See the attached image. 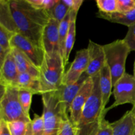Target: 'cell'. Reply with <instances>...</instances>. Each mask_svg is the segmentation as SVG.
Here are the masks:
<instances>
[{
  "label": "cell",
  "instance_id": "cell-27",
  "mask_svg": "<svg viewBox=\"0 0 135 135\" xmlns=\"http://www.w3.org/2000/svg\"><path fill=\"white\" fill-rule=\"evenodd\" d=\"M99 11L105 14L117 12V0H96Z\"/></svg>",
  "mask_w": 135,
  "mask_h": 135
},
{
  "label": "cell",
  "instance_id": "cell-9",
  "mask_svg": "<svg viewBox=\"0 0 135 135\" xmlns=\"http://www.w3.org/2000/svg\"><path fill=\"white\" fill-rule=\"evenodd\" d=\"M88 65V49L84 48L76 51L74 61L71 63L68 71L65 73L62 84L69 85L78 81L82 75L86 73Z\"/></svg>",
  "mask_w": 135,
  "mask_h": 135
},
{
  "label": "cell",
  "instance_id": "cell-31",
  "mask_svg": "<svg viewBox=\"0 0 135 135\" xmlns=\"http://www.w3.org/2000/svg\"><path fill=\"white\" fill-rule=\"evenodd\" d=\"M117 12L129 13L135 9V0H117Z\"/></svg>",
  "mask_w": 135,
  "mask_h": 135
},
{
  "label": "cell",
  "instance_id": "cell-28",
  "mask_svg": "<svg viewBox=\"0 0 135 135\" xmlns=\"http://www.w3.org/2000/svg\"><path fill=\"white\" fill-rule=\"evenodd\" d=\"M57 135H79L77 127L72 123L69 115L63 118Z\"/></svg>",
  "mask_w": 135,
  "mask_h": 135
},
{
  "label": "cell",
  "instance_id": "cell-23",
  "mask_svg": "<svg viewBox=\"0 0 135 135\" xmlns=\"http://www.w3.org/2000/svg\"><path fill=\"white\" fill-rule=\"evenodd\" d=\"M44 116L34 114L33 119L28 123L26 135H44Z\"/></svg>",
  "mask_w": 135,
  "mask_h": 135
},
{
  "label": "cell",
  "instance_id": "cell-2",
  "mask_svg": "<svg viewBox=\"0 0 135 135\" xmlns=\"http://www.w3.org/2000/svg\"><path fill=\"white\" fill-rule=\"evenodd\" d=\"M93 89L91 96L83 108L77 125L79 135H94L102 120L105 118L108 111L104 110L102 98L99 85L100 74L92 77Z\"/></svg>",
  "mask_w": 135,
  "mask_h": 135
},
{
  "label": "cell",
  "instance_id": "cell-30",
  "mask_svg": "<svg viewBox=\"0 0 135 135\" xmlns=\"http://www.w3.org/2000/svg\"><path fill=\"white\" fill-rule=\"evenodd\" d=\"M31 5L38 9L48 11L56 4L58 0H27Z\"/></svg>",
  "mask_w": 135,
  "mask_h": 135
},
{
  "label": "cell",
  "instance_id": "cell-24",
  "mask_svg": "<svg viewBox=\"0 0 135 135\" xmlns=\"http://www.w3.org/2000/svg\"><path fill=\"white\" fill-rule=\"evenodd\" d=\"M69 11V9L66 6L62 0H58L56 4L51 9L47 11L50 18L55 19L59 23L65 18Z\"/></svg>",
  "mask_w": 135,
  "mask_h": 135
},
{
  "label": "cell",
  "instance_id": "cell-36",
  "mask_svg": "<svg viewBox=\"0 0 135 135\" xmlns=\"http://www.w3.org/2000/svg\"><path fill=\"white\" fill-rule=\"evenodd\" d=\"M131 112L135 115V105L134 106H133V108H132V109H131Z\"/></svg>",
  "mask_w": 135,
  "mask_h": 135
},
{
  "label": "cell",
  "instance_id": "cell-6",
  "mask_svg": "<svg viewBox=\"0 0 135 135\" xmlns=\"http://www.w3.org/2000/svg\"><path fill=\"white\" fill-rule=\"evenodd\" d=\"M0 119L9 123L15 121L30 122L31 119L22 109L18 99V88L5 87L0 99Z\"/></svg>",
  "mask_w": 135,
  "mask_h": 135
},
{
  "label": "cell",
  "instance_id": "cell-8",
  "mask_svg": "<svg viewBox=\"0 0 135 135\" xmlns=\"http://www.w3.org/2000/svg\"><path fill=\"white\" fill-rule=\"evenodd\" d=\"M11 47H16L25 54L34 65L40 68L43 63L46 52L41 46L33 43L19 33L13 36L11 42Z\"/></svg>",
  "mask_w": 135,
  "mask_h": 135
},
{
  "label": "cell",
  "instance_id": "cell-13",
  "mask_svg": "<svg viewBox=\"0 0 135 135\" xmlns=\"http://www.w3.org/2000/svg\"><path fill=\"white\" fill-rule=\"evenodd\" d=\"M19 72L11 51L0 66V84L4 87H17Z\"/></svg>",
  "mask_w": 135,
  "mask_h": 135
},
{
  "label": "cell",
  "instance_id": "cell-37",
  "mask_svg": "<svg viewBox=\"0 0 135 135\" xmlns=\"http://www.w3.org/2000/svg\"><path fill=\"white\" fill-rule=\"evenodd\" d=\"M134 76L135 77V61H134Z\"/></svg>",
  "mask_w": 135,
  "mask_h": 135
},
{
  "label": "cell",
  "instance_id": "cell-12",
  "mask_svg": "<svg viewBox=\"0 0 135 135\" xmlns=\"http://www.w3.org/2000/svg\"><path fill=\"white\" fill-rule=\"evenodd\" d=\"M59 26V22L51 18L44 29L41 43L46 54H53L57 51L60 52Z\"/></svg>",
  "mask_w": 135,
  "mask_h": 135
},
{
  "label": "cell",
  "instance_id": "cell-29",
  "mask_svg": "<svg viewBox=\"0 0 135 135\" xmlns=\"http://www.w3.org/2000/svg\"><path fill=\"white\" fill-rule=\"evenodd\" d=\"M11 135H26L28 123L23 121H15L7 123Z\"/></svg>",
  "mask_w": 135,
  "mask_h": 135
},
{
  "label": "cell",
  "instance_id": "cell-17",
  "mask_svg": "<svg viewBox=\"0 0 135 135\" xmlns=\"http://www.w3.org/2000/svg\"><path fill=\"white\" fill-rule=\"evenodd\" d=\"M99 85L102 98V107L104 110L106 109V105L109 102L110 96L112 94V88L113 87L112 76L110 69L105 63L100 72Z\"/></svg>",
  "mask_w": 135,
  "mask_h": 135
},
{
  "label": "cell",
  "instance_id": "cell-5",
  "mask_svg": "<svg viewBox=\"0 0 135 135\" xmlns=\"http://www.w3.org/2000/svg\"><path fill=\"white\" fill-rule=\"evenodd\" d=\"M103 46L105 61L110 69L114 86L126 73L125 65L131 50L123 39L117 40Z\"/></svg>",
  "mask_w": 135,
  "mask_h": 135
},
{
  "label": "cell",
  "instance_id": "cell-1",
  "mask_svg": "<svg viewBox=\"0 0 135 135\" xmlns=\"http://www.w3.org/2000/svg\"><path fill=\"white\" fill-rule=\"evenodd\" d=\"M9 3L18 33L42 47V33L51 18L47 11L35 7L27 0H9Z\"/></svg>",
  "mask_w": 135,
  "mask_h": 135
},
{
  "label": "cell",
  "instance_id": "cell-7",
  "mask_svg": "<svg viewBox=\"0 0 135 135\" xmlns=\"http://www.w3.org/2000/svg\"><path fill=\"white\" fill-rule=\"evenodd\" d=\"M115 101L111 106L106 108L110 109L126 104L135 105V77L125 73V75L113 86V91Z\"/></svg>",
  "mask_w": 135,
  "mask_h": 135
},
{
  "label": "cell",
  "instance_id": "cell-35",
  "mask_svg": "<svg viewBox=\"0 0 135 135\" xmlns=\"http://www.w3.org/2000/svg\"><path fill=\"white\" fill-rule=\"evenodd\" d=\"M0 135H11L7 122L0 119Z\"/></svg>",
  "mask_w": 135,
  "mask_h": 135
},
{
  "label": "cell",
  "instance_id": "cell-20",
  "mask_svg": "<svg viewBox=\"0 0 135 135\" xmlns=\"http://www.w3.org/2000/svg\"><path fill=\"white\" fill-rule=\"evenodd\" d=\"M71 20L70 24L69 30L65 44V50L63 54V63L65 66L67 65L69 59L70 54L73 50L75 42V37H76V21L77 17V12L71 11Z\"/></svg>",
  "mask_w": 135,
  "mask_h": 135
},
{
  "label": "cell",
  "instance_id": "cell-19",
  "mask_svg": "<svg viewBox=\"0 0 135 135\" xmlns=\"http://www.w3.org/2000/svg\"><path fill=\"white\" fill-rule=\"evenodd\" d=\"M96 17L111 22L124 25L129 28L135 24V9L129 13L115 12L110 14H105L99 11L96 14Z\"/></svg>",
  "mask_w": 135,
  "mask_h": 135
},
{
  "label": "cell",
  "instance_id": "cell-21",
  "mask_svg": "<svg viewBox=\"0 0 135 135\" xmlns=\"http://www.w3.org/2000/svg\"><path fill=\"white\" fill-rule=\"evenodd\" d=\"M0 25L14 33H18L9 7V0L0 1Z\"/></svg>",
  "mask_w": 135,
  "mask_h": 135
},
{
  "label": "cell",
  "instance_id": "cell-15",
  "mask_svg": "<svg viewBox=\"0 0 135 135\" xmlns=\"http://www.w3.org/2000/svg\"><path fill=\"white\" fill-rule=\"evenodd\" d=\"M11 54L19 73H28L40 77V69L24 53L16 47H11Z\"/></svg>",
  "mask_w": 135,
  "mask_h": 135
},
{
  "label": "cell",
  "instance_id": "cell-38",
  "mask_svg": "<svg viewBox=\"0 0 135 135\" xmlns=\"http://www.w3.org/2000/svg\"><path fill=\"white\" fill-rule=\"evenodd\" d=\"M134 135H135V131H134Z\"/></svg>",
  "mask_w": 135,
  "mask_h": 135
},
{
  "label": "cell",
  "instance_id": "cell-4",
  "mask_svg": "<svg viewBox=\"0 0 135 135\" xmlns=\"http://www.w3.org/2000/svg\"><path fill=\"white\" fill-rule=\"evenodd\" d=\"M42 100L45 127L44 135H57L63 118L69 115L61 101L59 92L43 94Z\"/></svg>",
  "mask_w": 135,
  "mask_h": 135
},
{
  "label": "cell",
  "instance_id": "cell-22",
  "mask_svg": "<svg viewBox=\"0 0 135 135\" xmlns=\"http://www.w3.org/2000/svg\"><path fill=\"white\" fill-rule=\"evenodd\" d=\"M71 11L69 12L65 18L59 23V51L62 58H63V54L65 50V44L66 38L69 30L70 24H71Z\"/></svg>",
  "mask_w": 135,
  "mask_h": 135
},
{
  "label": "cell",
  "instance_id": "cell-25",
  "mask_svg": "<svg viewBox=\"0 0 135 135\" xmlns=\"http://www.w3.org/2000/svg\"><path fill=\"white\" fill-rule=\"evenodd\" d=\"M34 95L32 92L25 89H18V99L22 109L28 116H30V107H31L32 96Z\"/></svg>",
  "mask_w": 135,
  "mask_h": 135
},
{
  "label": "cell",
  "instance_id": "cell-32",
  "mask_svg": "<svg viewBox=\"0 0 135 135\" xmlns=\"http://www.w3.org/2000/svg\"><path fill=\"white\" fill-rule=\"evenodd\" d=\"M94 135H113L112 124L105 118L102 120L97 131Z\"/></svg>",
  "mask_w": 135,
  "mask_h": 135
},
{
  "label": "cell",
  "instance_id": "cell-18",
  "mask_svg": "<svg viewBox=\"0 0 135 135\" xmlns=\"http://www.w3.org/2000/svg\"><path fill=\"white\" fill-rule=\"evenodd\" d=\"M17 88L30 91L34 95L42 94L40 77L28 73H19Z\"/></svg>",
  "mask_w": 135,
  "mask_h": 135
},
{
  "label": "cell",
  "instance_id": "cell-14",
  "mask_svg": "<svg viewBox=\"0 0 135 135\" xmlns=\"http://www.w3.org/2000/svg\"><path fill=\"white\" fill-rule=\"evenodd\" d=\"M88 78H90L89 76L86 73H84L76 83L69 85L62 84L60 88L57 90L61 101L65 109V112L68 115L69 113L70 108L73 101Z\"/></svg>",
  "mask_w": 135,
  "mask_h": 135
},
{
  "label": "cell",
  "instance_id": "cell-3",
  "mask_svg": "<svg viewBox=\"0 0 135 135\" xmlns=\"http://www.w3.org/2000/svg\"><path fill=\"white\" fill-rule=\"evenodd\" d=\"M65 67L60 52L46 54L43 63L40 68L42 94L56 91L60 88L65 73Z\"/></svg>",
  "mask_w": 135,
  "mask_h": 135
},
{
  "label": "cell",
  "instance_id": "cell-34",
  "mask_svg": "<svg viewBox=\"0 0 135 135\" xmlns=\"http://www.w3.org/2000/svg\"><path fill=\"white\" fill-rule=\"evenodd\" d=\"M66 6L69 9L70 11L79 12V9L83 3V0H62Z\"/></svg>",
  "mask_w": 135,
  "mask_h": 135
},
{
  "label": "cell",
  "instance_id": "cell-33",
  "mask_svg": "<svg viewBox=\"0 0 135 135\" xmlns=\"http://www.w3.org/2000/svg\"><path fill=\"white\" fill-rule=\"evenodd\" d=\"M123 40L131 51H135V24L128 28V32Z\"/></svg>",
  "mask_w": 135,
  "mask_h": 135
},
{
  "label": "cell",
  "instance_id": "cell-16",
  "mask_svg": "<svg viewBox=\"0 0 135 135\" xmlns=\"http://www.w3.org/2000/svg\"><path fill=\"white\" fill-rule=\"evenodd\" d=\"M111 124L113 128V135H134L135 115L130 110L119 119Z\"/></svg>",
  "mask_w": 135,
  "mask_h": 135
},
{
  "label": "cell",
  "instance_id": "cell-10",
  "mask_svg": "<svg viewBox=\"0 0 135 135\" xmlns=\"http://www.w3.org/2000/svg\"><path fill=\"white\" fill-rule=\"evenodd\" d=\"M93 79L88 78L75 98L69 112V119L75 127H77L83 108L89 99L93 89Z\"/></svg>",
  "mask_w": 135,
  "mask_h": 135
},
{
  "label": "cell",
  "instance_id": "cell-26",
  "mask_svg": "<svg viewBox=\"0 0 135 135\" xmlns=\"http://www.w3.org/2000/svg\"><path fill=\"white\" fill-rule=\"evenodd\" d=\"M16 33L9 31L5 27L0 25V48L4 50H11V42L13 36Z\"/></svg>",
  "mask_w": 135,
  "mask_h": 135
},
{
  "label": "cell",
  "instance_id": "cell-11",
  "mask_svg": "<svg viewBox=\"0 0 135 135\" xmlns=\"http://www.w3.org/2000/svg\"><path fill=\"white\" fill-rule=\"evenodd\" d=\"M88 65L85 73L89 77H93L100 73L105 64V55L104 46L90 40L88 47Z\"/></svg>",
  "mask_w": 135,
  "mask_h": 135
}]
</instances>
